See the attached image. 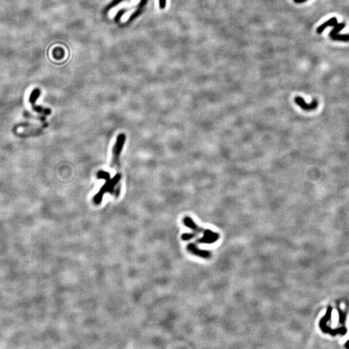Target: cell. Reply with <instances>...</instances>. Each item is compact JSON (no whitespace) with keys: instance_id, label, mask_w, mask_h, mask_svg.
Listing matches in <instances>:
<instances>
[{"instance_id":"cell-1","label":"cell","mask_w":349,"mask_h":349,"mask_svg":"<svg viewBox=\"0 0 349 349\" xmlns=\"http://www.w3.org/2000/svg\"><path fill=\"white\" fill-rule=\"evenodd\" d=\"M121 174L117 173L114 175L112 179L109 178L106 179L105 184L100 188V190L93 197V202L95 204L99 205L102 203L103 195L106 193H111L114 195L116 197H118L120 195V190L114 189L117 184L120 181Z\"/></svg>"},{"instance_id":"cell-2","label":"cell","mask_w":349,"mask_h":349,"mask_svg":"<svg viewBox=\"0 0 349 349\" xmlns=\"http://www.w3.org/2000/svg\"><path fill=\"white\" fill-rule=\"evenodd\" d=\"M125 141V135L122 133L118 136L116 142L113 146L112 150V160L111 162V167L113 169L118 168L120 165V157Z\"/></svg>"},{"instance_id":"cell-3","label":"cell","mask_w":349,"mask_h":349,"mask_svg":"<svg viewBox=\"0 0 349 349\" xmlns=\"http://www.w3.org/2000/svg\"><path fill=\"white\" fill-rule=\"evenodd\" d=\"M219 238V234L211 230H204L203 237L197 240V243L212 244L216 242Z\"/></svg>"},{"instance_id":"cell-4","label":"cell","mask_w":349,"mask_h":349,"mask_svg":"<svg viewBox=\"0 0 349 349\" xmlns=\"http://www.w3.org/2000/svg\"><path fill=\"white\" fill-rule=\"evenodd\" d=\"M294 102L297 105H299L302 110L306 111H312L315 110L318 107V102L317 100H313L312 102L310 103H307L305 102V100L301 96H296L294 99Z\"/></svg>"},{"instance_id":"cell-5","label":"cell","mask_w":349,"mask_h":349,"mask_svg":"<svg viewBox=\"0 0 349 349\" xmlns=\"http://www.w3.org/2000/svg\"><path fill=\"white\" fill-rule=\"evenodd\" d=\"M187 250L190 253H192L193 255H195L198 257H200L204 259H208L211 257V252H209L208 250H201L197 246V245L194 243H190L188 245Z\"/></svg>"},{"instance_id":"cell-6","label":"cell","mask_w":349,"mask_h":349,"mask_svg":"<svg viewBox=\"0 0 349 349\" xmlns=\"http://www.w3.org/2000/svg\"><path fill=\"white\" fill-rule=\"evenodd\" d=\"M183 223L186 227L189 228L196 233L203 232L204 229L199 227V226L193 221V220L190 217H185L183 219Z\"/></svg>"},{"instance_id":"cell-7","label":"cell","mask_w":349,"mask_h":349,"mask_svg":"<svg viewBox=\"0 0 349 349\" xmlns=\"http://www.w3.org/2000/svg\"><path fill=\"white\" fill-rule=\"evenodd\" d=\"M337 25V19L336 18H332L331 19H330L329 20H328L326 21V22L324 23L323 25H321V26H320L318 27V29H317V32L319 34H320L322 32L324 29H326V27H328V26H335Z\"/></svg>"},{"instance_id":"cell-8","label":"cell","mask_w":349,"mask_h":349,"mask_svg":"<svg viewBox=\"0 0 349 349\" xmlns=\"http://www.w3.org/2000/svg\"><path fill=\"white\" fill-rule=\"evenodd\" d=\"M40 94V90L39 89H34L32 92H31V95L29 97V102L31 103V105H34L36 103L37 99L39 98Z\"/></svg>"},{"instance_id":"cell-9","label":"cell","mask_w":349,"mask_h":349,"mask_svg":"<svg viewBox=\"0 0 349 349\" xmlns=\"http://www.w3.org/2000/svg\"><path fill=\"white\" fill-rule=\"evenodd\" d=\"M197 234L195 232L193 233H183L181 236V239L182 240H183L184 241H190L191 239H193V238H195V237L197 236Z\"/></svg>"},{"instance_id":"cell-10","label":"cell","mask_w":349,"mask_h":349,"mask_svg":"<svg viewBox=\"0 0 349 349\" xmlns=\"http://www.w3.org/2000/svg\"><path fill=\"white\" fill-rule=\"evenodd\" d=\"M334 27H334V30L331 32V34H330V36H331V37L334 36V35H336L338 32L340 31L341 30H342L343 28H344L345 24L341 23V24H339V25H337H337H335Z\"/></svg>"},{"instance_id":"cell-11","label":"cell","mask_w":349,"mask_h":349,"mask_svg":"<svg viewBox=\"0 0 349 349\" xmlns=\"http://www.w3.org/2000/svg\"><path fill=\"white\" fill-rule=\"evenodd\" d=\"M98 178L100 179H107L109 178H110V174L107 172H105V171H101L100 172L98 173Z\"/></svg>"},{"instance_id":"cell-12","label":"cell","mask_w":349,"mask_h":349,"mask_svg":"<svg viewBox=\"0 0 349 349\" xmlns=\"http://www.w3.org/2000/svg\"><path fill=\"white\" fill-rule=\"evenodd\" d=\"M166 1L167 0H159V6L161 9H164L166 7Z\"/></svg>"},{"instance_id":"cell-13","label":"cell","mask_w":349,"mask_h":349,"mask_svg":"<svg viewBox=\"0 0 349 349\" xmlns=\"http://www.w3.org/2000/svg\"><path fill=\"white\" fill-rule=\"evenodd\" d=\"M306 1H307V0H294V1L296 3H303Z\"/></svg>"}]
</instances>
